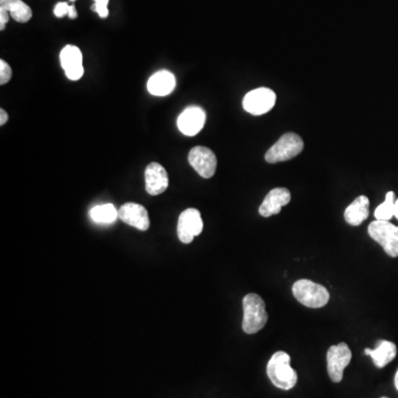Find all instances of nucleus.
<instances>
[{"instance_id": "f257e3e1", "label": "nucleus", "mask_w": 398, "mask_h": 398, "mask_svg": "<svg viewBox=\"0 0 398 398\" xmlns=\"http://www.w3.org/2000/svg\"><path fill=\"white\" fill-rule=\"evenodd\" d=\"M291 357L283 351L276 352L266 365V374L276 388L289 390L296 386L298 374L291 367Z\"/></svg>"}, {"instance_id": "f03ea898", "label": "nucleus", "mask_w": 398, "mask_h": 398, "mask_svg": "<svg viewBox=\"0 0 398 398\" xmlns=\"http://www.w3.org/2000/svg\"><path fill=\"white\" fill-rule=\"evenodd\" d=\"M243 330L247 334H255L264 329L268 322L266 304L256 293H249L243 298Z\"/></svg>"}, {"instance_id": "7ed1b4c3", "label": "nucleus", "mask_w": 398, "mask_h": 398, "mask_svg": "<svg viewBox=\"0 0 398 398\" xmlns=\"http://www.w3.org/2000/svg\"><path fill=\"white\" fill-rule=\"evenodd\" d=\"M292 293L301 304L310 308H323L330 300L327 287L311 280L302 279L293 283Z\"/></svg>"}, {"instance_id": "20e7f679", "label": "nucleus", "mask_w": 398, "mask_h": 398, "mask_svg": "<svg viewBox=\"0 0 398 398\" xmlns=\"http://www.w3.org/2000/svg\"><path fill=\"white\" fill-rule=\"evenodd\" d=\"M304 143L296 133H285L268 150L264 159L268 163L290 161L304 150Z\"/></svg>"}, {"instance_id": "39448f33", "label": "nucleus", "mask_w": 398, "mask_h": 398, "mask_svg": "<svg viewBox=\"0 0 398 398\" xmlns=\"http://www.w3.org/2000/svg\"><path fill=\"white\" fill-rule=\"evenodd\" d=\"M369 235L392 258L398 257V227L388 220H375L369 226Z\"/></svg>"}, {"instance_id": "423d86ee", "label": "nucleus", "mask_w": 398, "mask_h": 398, "mask_svg": "<svg viewBox=\"0 0 398 398\" xmlns=\"http://www.w3.org/2000/svg\"><path fill=\"white\" fill-rule=\"evenodd\" d=\"M277 95L271 89L258 87L247 93L243 98V106L246 111L253 115H262L273 108Z\"/></svg>"}, {"instance_id": "0eeeda50", "label": "nucleus", "mask_w": 398, "mask_h": 398, "mask_svg": "<svg viewBox=\"0 0 398 398\" xmlns=\"http://www.w3.org/2000/svg\"><path fill=\"white\" fill-rule=\"evenodd\" d=\"M352 360V352L346 343L332 346L327 353V373L331 381L340 383L343 380V373Z\"/></svg>"}, {"instance_id": "6e6552de", "label": "nucleus", "mask_w": 398, "mask_h": 398, "mask_svg": "<svg viewBox=\"0 0 398 398\" xmlns=\"http://www.w3.org/2000/svg\"><path fill=\"white\" fill-rule=\"evenodd\" d=\"M203 228V219L197 209H186L178 217L177 235L183 243H193L194 238L201 235Z\"/></svg>"}, {"instance_id": "1a4fd4ad", "label": "nucleus", "mask_w": 398, "mask_h": 398, "mask_svg": "<svg viewBox=\"0 0 398 398\" xmlns=\"http://www.w3.org/2000/svg\"><path fill=\"white\" fill-rule=\"evenodd\" d=\"M188 162L197 174L203 178H211L217 169V157L208 148L196 146L188 154Z\"/></svg>"}, {"instance_id": "9d476101", "label": "nucleus", "mask_w": 398, "mask_h": 398, "mask_svg": "<svg viewBox=\"0 0 398 398\" xmlns=\"http://www.w3.org/2000/svg\"><path fill=\"white\" fill-rule=\"evenodd\" d=\"M82 52L76 45H68L61 50L60 64L64 70L66 78L71 81H78L85 73L82 64Z\"/></svg>"}, {"instance_id": "9b49d317", "label": "nucleus", "mask_w": 398, "mask_h": 398, "mask_svg": "<svg viewBox=\"0 0 398 398\" xmlns=\"http://www.w3.org/2000/svg\"><path fill=\"white\" fill-rule=\"evenodd\" d=\"M206 122V113L199 106H190L177 120V127L186 136H194L203 129Z\"/></svg>"}, {"instance_id": "f8f14e48", "label": "nucleus", "mask_w": 398, "mask_h": 398, "mask_svg": "<svg viewBox=\"0 0 398 398\" xmlns=\"http://www.w3.org/2000/svg\"><path fill=\"white\" fill-rule=\"evenodd\" d=\"M119 218L125 224L132 226L141 232H146L150 228L148 213L144 206L140 204L127 203L119 211Z\"/></svg>"}, {"instance_id": "ddd939ff", "label": "nucleus", "mask_w": 398, "mask_h": 398, "mask_svg": "<svg viewBox=\"0 0 398 398\" xmlns=\"http://www.w3.org/2000/svg\"><path fill=\"white\" fill-rule=\"evenodd\" d=\"M169 180L166 169L159 163H150L145 169V190L150 195L163 194L169 187Z\"/></svg>"}, {"instance_id": "4468645a", "label": "nucleus", "mask_w": 398, "mask_h": 398, "mask_svg": "<svg viewBox=\"0 0 398 398\" xmlns=\"http://www.w3.org/2000/svg\"><path fill=\"white\" fill-rule=\"evenodd\" d=\"M291 201V193L289 190L283 187L273 188L270 190L259 207V214L262 217H271L279 214L283 206L287 205Z\"/></svg>"}, {"instance_id": "2eb2a0df", "label": "nucleus", "mask_w": 398, "mask_h": 398, "mask_svg": "<svg viewBox=\"0 0 398 398\" xmlns=\"http://www.w3.org/2000/svg\"><path fill=\"white\" fill-rule=\"evenodd\" d=\"M175 85L176 80L174 74L166 70H161L148 79V90L155 97H165L174 91Z\"/></svg>"}, {"instance_id": "dca6fc26", "label": "nucleus", "mask_w": 398, "mask_h": 398, "mask_svg": "<svg viewBox=\"0 0 398 398\" xmlns=\"http://www.w3.org/2000/svg\"><path fill=\"white\" fill-rule=\"evenodd\" d=\"M364 353L372 357L375 367L383 369L395 359L397 355V348L395 343L390 341H380L377 343L375 350L365 348Z\"/></svg>"}, {"instance_id": "f3484780", "label": "nucleus", "mask_w": 398, "mask_h": 398, "mask_svg": "<svg viewBox=\"0 0 398 398\" xmlns=\"http://www.w3.org/2000/svg\"><path fill=\"white\" fill-rule=\"evenodd\" d=\"M369 199L364 195L356 198L344 211V219L351 226H360L369 218Z\"/></svg>"}, {"instance_id": "a211bd4d", "label": "nucleus", "mask_w": 398, "mask_h": 398, "mask_svg": "<svg viewBox=\"0 0 398 398\" xmlns=\"http://www.w3.org/2000/svg\"><path fill=\"white\" fill-rule=\"evenodd\" d=\"M0 8L8 11L13 20L22 24L29 22L32 17L31 8L22 0H0Z\"/></svg>"}, {"instance_id": "6ab92c4d", "label": "nucleus", "mask_w": 398, "mask_h": 398, "mask_svg": "<svg viewBox=\"0 0 398 398\" xmlns=\"http://www.w3.org/2000/svg\"><path fill=\"white\" fill-rule=\"evenodd\" d=\"M90 217L97 224H113L119 218V211H116L112 204H104L93 207L90 211Z\"/></svg>"}, {"instance_id": "aec40b11", "label": "nucleus", "mask_w": 398, "mask_h": 398, "mask_svg": "<svg viewBox=\"0 0 398 398\" xmlns=\"http://www.w3.org/2000/svg\"><path fill=\"white\" fill-rule=\"evenodd\" d=\"M395 194L388 192L386 194L385 201L375 209L374 216L377 220H388L395 216Z\"/></svg>"}, {"instance_id": "412c9836", "label": "nucleus", "mask_w": 398, "mask_h": 398, "mask_svg": "<svg viewBox=\"0 0 398 398\" xmlns=\"http://www.w3.org/2000/svg\"><path fill=\"white\" fill-rule=\"evenodd\" d=\"M13 76V70L6 61L0 60V85H3L9 82Z\"/></svg>"}, {"instance_id": "4be33fe9", "label": "nucleus", "mask_w": 398, "mask_h": 398, "mask_svg": "<svg viewBox=\"0 0 398 398\" xmlns=\"http://www.w3.org/2000/svg\"><path fill=\"white\" fill-rule=\"evenodd\" d=\"M108 1L110 0H94V6H92V10L98 13L101 18H106L108 16Z\"/></svg>"}, {"instance_id": "5701e85b", "label": "nucleus", "mask_w": 398, "mask_h": 398, "mask_svg": "<svg viewBox=\"0 0 398 398\" xmlns=\"http://www.w3.org/2000/svg\"><path fill=\"white\" fill-rule=\"evenodd\" d=\"M70 8H71V6L68 5L66 3H57L56 7H55V15L58 18H62V17L66 16V15H69L70 13Z\"/></svg>"}, {"instance_id": "b1692460", "label": "nucleus", "mask_w": 398, "mask_h": 398, "mask_svg": "<svg viewBox=\"0 0 398 398\" xmlns=\"http://www.w3.org/2000/svg\"><path fill=\"white\" fill-rule=\"evenodd\" d=\"M8 11L5 10V9L0 8V30L5 29L6 24L8 22L9 20Z\"/></svg>"}, {"instance_id": "393cba45", "label": "nucleus", "mask_w": 398, "mask_h": 398, "mask_svg": "<svg viewBox=\"0 0 398 398\" xmlns=\"http://www.w3.org/2000/svg\"><path fill=\"white\" fill-rule=\"evenodd\" d=\"M7 121H8V114H7V112H6L3 108H1V110H0V125L3 127V125L7 123Z\"/></svg>"}, {"instance_id": "a878e982", "label": "nucleus", "mask_w": 398, "mask_h": 398, "mask_svg": "<svg viewBox=\"0 0 398 398\" xmlns=\"http://www.w3.org/2000/svg\"><path fill=\"white\" fill-rule=\"evenodd\" d=\"M68 16L70 17V18L71 19L77 18L78 11L77 9H76V7H74V6H71V8H70V13H69Z\"/></svg>"}, {"instance_id": "bb28decb", "label": "nucleus", "mask_w": 398, "mask_h": 398, "mask_svg": "<svg viewBox=\"0 0 398 398\" xmlns=\"http://www.w3.org/2000/svg\"><path fill=\"white\" fill-rule=\"evenodd\" d=\"M394 384H395L396 390H398V369H397V372H396V374H395V378H394Z\"/></svg>"}, {"instance_id": "cd10ccee", "label": "nucleus", "mask_w": 398, "mask_h": 398, "mask_svg": "<svg viewBox=\"0 0 398 398\" xmlns=\"http://www.w3.org/2000/svg\"><path fill=\"white\" fill-rule=\"evenodd\" d=\"M395 217L398 219V199L395 203Z\"/></svg>"}, {"instance_id": "c85d7f7f", "label": "nucleus", "mask_w": 398, "mask_h": 398, "mask_svg": "<svg viewBox=\"0 0 398 398\" xmlns=\"http://www.w3.org/2000/svg\"><path fill=\"white\" fill-rule=\"evenodd\" d=\"M71 1H76V0H71Z\"/></svg>"}, {"instance_id": "c756f323", "label": "nucleus", "mask_w": 398, "mask_h": 398, "mask_svg": "<svg viewBox=\"0 0 398 398\" xmlns=\"http://www.w3.org/2000/svg\"><path fill=\"white\" fill-rule=\"evenodd\" d=\"M382 398H388V397H382Z\"/></svg>"}]
</instances>
